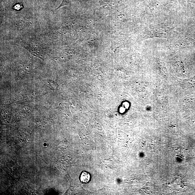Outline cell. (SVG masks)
I'll return each instance as SVG.
<instances>
[{"instance_id": "cell-2", "label": "cell", "mask_w": 195, "mask_h": 195, "mask_svg": "<svg viewBox=\"0 0 195 195\" xmlns=\"http://www.w3.org/2000/svg\"><path fill=\"white\" fill-rule=\"evenodd\" d=\"M70 2H71V0H63L62 3H61V5H60L59 7H58L56 10L59 9V8H61V7L69 4Z\"/></svg>"}, {"instance_id": "cell-1", "label": "cell", "mask_w": 195, "mask_h": 195, "mask_svg": "<svg viewBox=\"0 0 195 195\" xmlns=\"http://www.w3.org/2000/svg\"><path fill=\"white\" fill-rule=\"evenodd\" d=\"M90 176L89 174L86 172H83L82 173L80 176V180L83 183H87L90 181Z\"/></svg>"}]
</instances>
